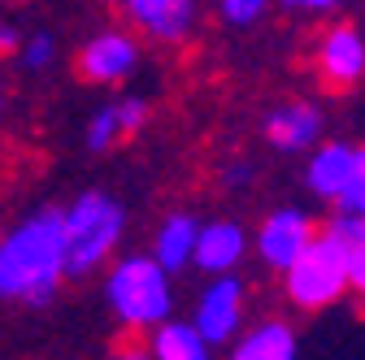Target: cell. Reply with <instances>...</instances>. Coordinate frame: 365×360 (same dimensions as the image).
Segmentation results:
<instances>
[{
  "mask_svg": "<svg viewBox=\"0 0 365 360\" xmlns=\"http://www.w3.org/2000/svg\"><path fill=\"white\" fill-rule=\"evenodd\" d=\"M66 278L61 208H35L0 235V300L43 308Z\"/></svg>",
  "mask_w": 365,
  "mask_h": 360,
  "instance_id": "1",
  "label": "cell"
},
{
  "mask_svg": "<svg viewBox=\"0 0 365 360\" xmlns=\"http://www.w3.org/2000/svg\"><path fill=\"white\" fill-rule=\"evenodd\" d=\"M126 235V208L109 191H78L61 208V256L66 278H87L118 252Z\"/></svg>",
  "mask_w": 365,
  "mask_h": 360,
  "instance_id": "2",
  "label": "cell"
},
{
  "mask_svg": "<svg viewBox=\"0 0 365 360\" xmlns=\"http://www.w3.org/2000/svg\"><path fill=\"white\" fill-rule=\"evenodd\" d=\"M105 304L126 330H157L174 317V278L148 256H118L105 274Z\"/></svg>",
  "mask_w": 365,
  "mask_h": 360,
  "instance_id": "3",
  "label": "cell"
},
{
  "mask_svg": "<svg viewBox=\"0 0 365 360\" xmlns=\"http://www.w3.org/2000/svg\"><path fill=\"white\" fill-rule=\"evenodd\" d=\"M283 287H287V300L300 308V312H317V308H331L344 300L348 287V269H344V256L335 252V243L327 235H317L287 269H283Z\"/></svg>",
  "mask_w": 365,
  "mask_h": 360,
  "instance_id": "4",
  "label": "cell"
},
{
  "mask_svg": "<svg viewBox=\"0 0 365 360\" xmlns=\"http://www.w3.org/2000/svg\"><path fill=\"white\" fill-rule=\"evenodd\" d=\"M244 312H248V287H244V278H235V274L213 278V282L196 295L192 330H196L209 347H222V343H231V339L240 334Z\"/></svg>",
  "mask_w": 365,
  "mask_h": 360,
  "instance_id": "5",
  "label": "cell"
},
{
  "mask_svg": "<svg viewBox=\"0 0 365 360\" xmlns=\"http://www.w3.org/2000/svg\"><path fill=\"white\" fill-rule=\"evenodd\" d=\"M317 239V226H313V217L304 213V208H296V204H287V208H274L261 226H257V239H248V248L261 256V265L265 269H283L309 248Z\"/></svg>",
  "mask_w": 365,
  "mask_h": 360,
  "instance_id": "6",
  "label": "cell"
},
{
  "mask_svg": "<svg viewBox=\"0 0 365 360\" xmlns=\"http://www.w3.org/2000/svg\"><path fill=\"white\" fill-rule=\"evenodd\" d=\"M322 109H317L313 100H283V105H274L261 122V134L287 157L296 152H309L322 144Z\"/></svg>",
  "mask_w": 365,
  "mask_h": 360,
  "instance_id": "7",
  "label": "cell"
},
{
  "mask_svg": "<svg viewBox=\"0 0 365 360\" xmlns=\"http://www.w3.org/2000/svg\"><path fill=\"white\" fill-rule=\"evenodd\" d=\"M248 256V231L231 217H213V221H200V235H196V252H192V265L209 278H226L235 274Z\"/></svg>",
  "mask_w": 365,
  "mask_h": 360,
  "instance_id": "8",
  "label": "cell"
},
{
  "mask_svg": "<svg viewBox=\"0 0 365 360\" xmlns=\"http://www.w3.org/2000/svg\"><path fill=\"white\" fill-rule=\"evenodd\" d=\"M317 74L331 87H356L365 74V39L361 26L352 22H335L317 39Z\"/></svg>",
  "mask_w": 365,
  "mask_h": 360,
  "instance_id": "9",
  "label": "cell"
},
{
  "mask_svg": "<svg viewBox=\"0 0 365 360\" xmlns=\"http://www.w3.org/2000/svg\"><path fill=\"white\" fill-rule=\"evenodd\" d=\"M135 65H140V43L126 31H101L83 43L78 53V74L87 83H122Z\"/></svg>",
  "mask_w": 365,
  "mask_h": 360,
  "instance_id": "10",
  "label": "cell"
},
{
  "mask_svg": "<svg viewBox=\"0 0 365 360\" xmlns=\"http://www.w3.org/2000/svg\"><path fill=\"white\" fill-rule=\"evenodd\" d=\"M148 122V105L140 96H122V100H109L101 105L96 113L87 117V130H83V148L87 152H113L122 139H130L135 130H144Z\"/></svg>",
  "mask_w": 365,
  "mask_h": 360,
  "instance_id": "11",
  "label": "cell"
},
{
  "mask_svg": "<svg viewBox=\"0 0 365 360\" xmlns=\"http://www.w3.org/2000/svg\"><path fill=\"white\" fill-rule=\"evenodd\" d=\"M365 169V152L356 144H344V139H331V144H317L309 165H304V183L313 196H322V200H339V191L348 187V178Z\"/></svg>",
  "mask_w": 365,
  "mask_h": 360,
  "instance_id": "12",
  "label": "cell"
},
{
  "mask_svg": "<svg viewBox=\"0 0 365 360\" xmlns=\"http://www.w3.org/2000/svg\"><path fill=\"white\" fill-rule=\"evenodd\" d=\"M122 14L157 43H178L196 26V0H122Z\"/></svg>",
  "mask_w": 365,
  "mask_h": 360,
  "instance_id": "13",
  "label": "cell"
},
{
  "mask_svg": "<svg viewBox=\"0 0 365 360\" xmlns=\"http://www.w3.org/2000/svg\"><path fill=\"white\" fill-rule=\"evenodd\" d=\"M196 235H200V217L196 213H170L157 235H153V260L165 269V274H182V269L192 265V252H196Z\"/></svg>",
  "mask_w": 365,
  "mask_h": 360,
  "instance_id": "14",
  "label": "cell"
},
{
  "mask_svg": "<svg viewBox=\"0 0 365 360\" xmlns=\"http://www.w3.org/2000/svg\"><path fill=\"white\" fill-rule=\"evenodd\" d=\"M231 356L226 360H296V330L287 322H261L252 330H244L240 339H231Z\"/></svg>",
  "mask_w": 365,
  "mask_h": 360,
  "instance_id": "15",
  "label": "cell"
},
{
  "mask_svg": "<svg viewBox=\"0 0 365 360\" xmlns=\"http://www.w3.org/2000/svg\"><path fill=\"white\" fill-rule=\"evenodd\" d=\"M144 351L153 360H213V347L192 330V322H178V317L161 322Z\"/></svg>",
  "mask_w": 365,
  "mask_h": 360,
  "instance_id": "16",
  "label": "cell"
},
{
  "mask_svg": "<svg viewBox=\"0 0 365 360\" xmlns=\"http://www.w3.org/2000/svg\"><path fill=\"white\" fill-rule=\"evenodd\" d=\"M335 252L344 256V269H348V287L361 291L365 287V217H331V226L322 231Z\"/></svg>",
  "mask_w": 365,
  "mask_h": 360,
  "instance_id": "17",
  "label": "cell"
},
{
  "mask_svg": "<svg viewBox=\"0 0 365 360\" xmlns=\"http://www.w3.org/2000/svg\"><path fill=\"white\" fill-rule=\"evenodd\" d=\"M18 61H22V70H31V74H43V70H53V61H57V39H53L48 31H39V35L22 39V48H18Z\"/></svg>",
  "mask_w": 365,
  "mask_h": 360,
  "instance_id": "18",
  "label": "cell"
},
{
  "mask_svg": "<svg viewBox=\"0 0 365 360\" xmlns=\"http://www.w3.org/2000/svg\"><path fill=\"white\" fill-rule=\"evenodd\" d=\"M274 5V0H217V14L222 22H231V26H252L265 18V9Z\"/></svg>",
  "mask_w": 365,
  "mask_h": 360,
  "instance_id": "19",
  "label": "cell"
},
{
  "mask_svg": "<svg viewBox=\"0 0 365 360\" xmlns=\"http://www.w3.org/2000/svg\"><path fill=\"white\" fill-rule=\"evenodd\" d=\"M279 5H287V9H296V14H335L344 0H279Z\"/></svg>",
  "mask_w": 365,
  "mask_h": 360,
  "instance_id": "20",
  "label": "cell"
},
{
  "mask_svg": "<svg viewBox=\"0 0 365 360\" xmlns=\"http://www.w3.org/2000/svg\"><path fill=\"white\" fill-rule=\"evenodd\" d=\"M22 39H26V35H22L14 22H0V61H5V57H18Z\"/></svg>",
  "mask_w": 365,
  "mask_h": 360,
  "instance_id": "21",
  "label": "cell"
},
{
  "mask_svg": "<svg viewBox=\"0 0 365 360\" xmlns=\"http://www.w3.org/2000/svg\"><path fill=\"white\" fill-rule=\"evenodd\" d=\"M252 174H257L252 161H235V165H226V169H222V183H226V187H248V178H252Z\"/></svg>",
  "mask_w": 365,
  "mask_h": 360,
  "instance_id": "22",
  "label": "cell"
},
{
  "mask_svg": "<svg viewBox=\"0 0 365 360\" xmlns=\"http://www.w3.org/2000/svg\"><path fill=\"white\" fill-rule=\"evenodd\" d=\"M109 360H153V356H148L144 347H122V351H113Z\"/></svg>",
  "mask_w": 365,
  "mask_h": 360,
  "instance_id": "23",
  "label": "cell"
},
{
  "mask_svg": "<svg viewBox=\"0 0 365 360\" xmlns=\"http://www.w3.org/2000/svg\"><path fill=\"white\" fill-rule=\"evenodd\" d=\"M0 113H5V96H0Z\"/></svg>",
  "mask_w": 365,
  "mask_h": 360,
  "instance_id": "24",
  "label": "cell"
}]
</instances>
